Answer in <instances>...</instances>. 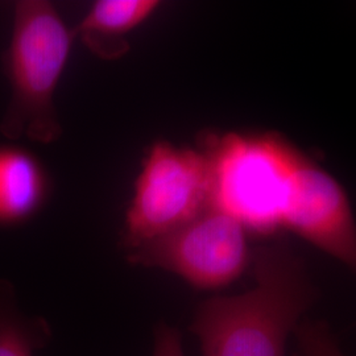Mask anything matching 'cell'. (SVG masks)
Returning <instances> with one entry per match:
<instances>
[{"mask_svg": "<svg viewBox=\"0 0 356 356\" xmlns=\"http://www.w3.org/2000/svg\"><path fill=\"white\" fill-rule=\"evenodd\" d=\"M254 286L197 307L191 331L204 356H286V341L317 291L304 260L282 239L252 252Z\"/></svg>", "mask_w": 356, "mask_h": 356, "instance_id": "obj_1", "label": "cell"}, {"mask_svg": "<svg viewBox=\"0 0 356 356\" xmlns=\"http://www.w3.org/2000/svg\"><path fill=\"white\" fill-rule=\"evenodd\" d=\"M211 204L248 234L292 231L310 197L317 164L277 134L231 132L207 141Z\"/></svg>", "mask_w": 356, "mask_h": 356, "instance_id": "obj_2", "label": "cell"}, {"mask_svg": "<svg viewBox=\"0 0 356 356\" xmlns=\"http://www.w3.org/2000/svg\"><path fill=\"white\" fill-rule=\"evenodd\" d=\"M74 38V29L67 28L49 1L16 3L6 56L11 99L0 123L3 136L42 144L58 139L63 129L53 101Z\"/></svg>", "mask_w": 356, "mask_h": 356, "instance_id": "obj_3", "label": "cell"}, {"mask_svg": "<svg viewBox=\"0 0 356 356\" xmlns=\"http://www.w3.org/2000/svg\"><path fill=\"white\" fill-rule=\"evenodd\" d=\"M213 175L206 152L159 141L135 184L126 218L127 250L181 227L211 206Z\"/></svg>", "mask_w": 356, "mask_h": 356, "instance_id": "obj_4", "label": "cell"}, {"mask_svg": "<svg viewBox=\"0 0 356 356\" xmlns=\"http://www.w3.org/2000/svg\"><path fill=\"white\" fill-rule=\"evenodd\" d=\"M247 235L236 219L211 204L181 227L128 250V259L172 272L197 289L216 291L250 267Z\"/></svg>", "mask_w": 356, "mask_h": 356, "instance_id": "obj_5", "label": "cell"}, {"mask_svg": "<svg viewBox=\"0 0 356 356\" xmlns=\"http://www.w3.org/2000/svg\"><path fill=\"white\" fill-rule=\"evenodd\" d=\"M157 0H98L74 32L102 60H119L129 51L127 36L160 7Z\"/></svg>", "mask_w": 356, "mask_h": 356, "instance_id": "obj_6", "label": "cell"}, {"mask_svg": "<svg viewBox=\"0 0 356 356\" xmlns=\"http://www.w3.org/2000/svg\"><path fill=\"white\" fill-rule=\"evenodd\" d=\"M47 181L38 160L22 149H0V222L16 223L42 204Z\"/></svg>", "mask_w": 356, "mask_h": 356, "instance_id": "obj_7", "label": "cell"}, {"mask_svg": "<svg viewBox=\"0 0 356 356\" xmlns=\"http://www.w3.org/2000/svg\"><path fill=\"white\" fill-rule=\"evenodd\" d=\"M48 335L45 322L20 317L13 305L11 285L0 281V356H32Z\"/></svg>", "mask_w": 356, "mask_h": 356, "instance_id": "obj_8", "label": "cell"}, {"mask_svg": "<svg viewBox=\"0 0 356 356\" xmlns=\"http://www.w3.org/2000/svg\"><path fill=\"white\" fill-rule=\"evenodd\" d=\"M296 356H344L330 327L323 321H302L294 331Z\"/></svg>", "mask_w": 356, "mask_h": 356, "instance_id": "obj_9", "label": "cell"}, {"mask_svg": "<svg viewBox=\"0 0 356 356\" xmlns=\"http://www.w3.org/2000/svg\"><path fill=\"white\" fill-rule=\"evenodd\" d=\"M153 356H184L181 334L166 323L157 326L154 332Z\"/></svg>", "mask_w": 356, "mask_h": 356, "instance_id": "obj_10", "label": "cell"}]
</instances>
